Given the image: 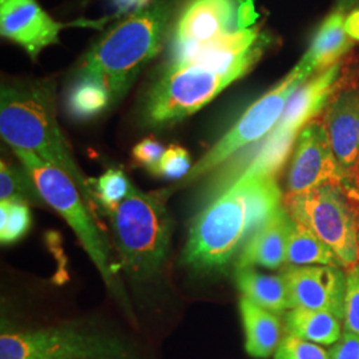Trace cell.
<instances>
[{"label": "cell", "instance_id": "obj_1", "mask_svg": "<svg viewBox=\"0 0 359 359\" xmlns=\"http://www.w3.org/2000/svg\"><path fill=\"white\" fill-rule=\"evenodd\" d=\"M281 205L283 192L276 176L241 175L196 218L184 262L197 270L224 268Z\"/></svg>", "mask_w": 359, "mask_h": 359}, {"label": "cell", "instance_id": "obj_2", "mask_svg": "<svg viewBox=\"0 0 359 359\" xmlns=\"http://www.w3.org/2000/svg\"><path fill=\"white\" fill-rule=\"evenodd\" d=\"M0 135L13 151L35 154L65 172L95 215L93 188L77 165L56 116L55 90L47 83L6 84L0 93ZM96 216V215H95Z\"/></svg>", "mask_w": 359, "mask_h": 359}, {"label": "cell", "instance_id": "obj_3", "mask_svg": "<svg viewBox=\"0 0 359 359\" xmlns=\"http://www.w3.org/2000/svg\"><path fill=\"white\" fill-rule=\"evenodd\" d=\"M172 16L167 1L129 13L83 57L77 76L93 77L120 100L135 79L160 51Z\"/></svg>", "mask_w": 359, "mask_h": 359}, {"label": "cell", "instance_id": "obj_4", "mask_svg": "<svg viewBox=\"0 0 359 359\" xmlns=\"http://www.w3.org/2000/svg\"><path fill=\"white\" fill-rule=\"evenodd\" d=\"M112 224L121 268L133 280L157 276L170 249V217L160 194L130 187L127 197L105 212Z\"/></svg>", "mask_w": 359, "mask_h": 359}, {"label": "cell", "instance_id": "obj_5", "mask_svg": "<svg viewBox=\"0 0 359 359\" xmlns=\"http://www.w3.org/2000/svg\"><path fill=\"white\" fill-rule=\"evenodd\" d=\"M264 51L262 44L229 68L206 65H168L148 92L142 118L151 127H164L196 114L234 81L246 75Z\"/></svg>", "mask_w": 359, "mask_h": 359}, {"label": "cell", "instance_id": "obj_6", "mask_svg": "<svg viewBox=\"0 0 359 359\" xmlns=\"http://www.w3.org/2000/svg\"><path fill=\"white\" fill-rule=\"evenodd\" d=\"M13 152L34 181L46 204L65 218L74 231L95 268L99 270L105 286L118 301L127 304V298L121 294L117 283L116 264L111 258L109 245L97 226V217L84 201L75 181L62 169L44 161L35 154L20 149H15Z\"/></svg>", "mask_w": 359, "mask_h": 359}, {"label": "cell", "instance_id": "obj_7", "mask_svg": "<svg viewBox=\"0 0 359 359\" xmlns=\"http://www.w3.org/2000/svg\"><path fill=\"white\" fill-rule=\"evenodd\" d=\"M0 359H139L133 348L109 334L74 325L3 333Z\"/></svg>", "mask_w": 359, "mask_h": 359}, {"label": "cell", "instance_id": "obj_8", "mask_svg": "<svg viewBox=\"0 0 359 359\" xmlns=\"http://www.w3.org/2000/svg\"><path fill=\"white\" fill-rule=\"evenodd\" d=\"M309 77L310 75L299 65H295L281 83L246 109L241 118L193 165L182 182H192L193 180L204 176L222 165L245 147L268 136L280 121L290 97L308 81Z\"/></svg>", "mask_w": 359, "mask_h": 359}, {"label": "cell", "instance_id": "obj_9", "mask_svg": "<svg viewBox=\"0 0 359 359\" xmlns=\"http://www.w3.org/2000/svg\"><path fill=\"white\" fill-rule=\"evenodd\" d=\"M285 208L295 222L309 228L333 250L342 266L358 262V222L337 185L287 194Z\"/></svg>", "mask_w": 359, "mask_h": 359}, {"label": "cell", "instance_id": "obj_10", "mask_svg": "<svg viewBox=\"0 0 359 359\" xmlns=\"http://www.w3.org/2000/svg\"><path fill=\"white\" fill-rule=\"evenodd\" d=\"M252 13L240 0H188L173 27L170 56L249 28Z\"/></svg>", "mask_w": 359, "mask_h": 359}, {"label": "cell", "instance_id": "obj_11", "mask_svg": "<svg viewBox=\"0 0 359 359\" xmlns=\"http://www.w3.org/2000/svg\"><path fill=\"white\" fill-rule=\"evenodd\" d=\"M346 177L334 154L326 127L311 121L297 137L287 176L289 194H301L325 185H338Z\"/></svg>", "mask_w": 359, "mask_h": 359}, {"label": "cell", "instance_id": "obj_12", "mask_svg": "<svg viewBox=\"0 0 359 359\" xmlns=\"http://www.w3.org/2000/svg\"><path fill=\"white\" fill-rule=\"evenodd\" d=\"M283 277L290 310H325L344 321L346 274L339 266H289Z\"/></svg>", "mask_w": 359, "mask_h": 359}, {"label": "cell", "instance_id": "obj_13", "mask_svg": "<svg viewBox=\"0 0 359 359\" xmlns=\"http://www.w3.org/2000/svg\"><path fill=\"white\" fill-rule=\"evenodd\" d=\"M65 25L56 22L36 0H0V34L20 46L32 60L59 43Z\"/></svg>", "mask_w": 359, "mask_h": 359}, {"label": "cell", "instance_id": "obj_14", "mask_svg": "<svg viewBox=\"0 0 359 359\" xmlns=\"http://www.w3.org/2000/svg\"><path fill=\"white\" fill-rule=\"evenodd\" d=\"M339 75L341 65H334L302 84L290 97L280 121L271 132L297 139L301 130L323 109Z\"/></svg>", "mask_w": 359, "mask_h": 359}, {"label": "cell", "instance_id": "obj_15", "mask_svg": "<svg viewBox=\"0 0 359 359\" xmlns=\"http://www.w3.org/2000/svg\"><path fill=\"white\" fill-rule=\"evenodd\" d=\"M293 218L280 206L245 243L238 256L237 269L262 266L278 269L286 262L287 238Z\"/></svg>", "mask_w": 359, "mask_h": 359}, {"label": "cell", "instance_id": "obj_16", "mask_svg": "<svg viewBox=\"0 0 359 359\" xmlns=\"http://www.w3.org/2000/svg\"><path fill=\"white\" fill-rule=\"evenodd\" d=\"M325 127L334 154L345 170L359 161V90H346L327 109Z\"/></svg>", "mask_w": 359, "mask_h": 359}, {"label": "cell", "instance_id": "obj_17", "mask_svg": "<svg viewBox=\"0 0 359 359\" xmlns=\"http://www.w3.org/2000/svg\"><path fill=\"white\" fill-rule=\"evenodd\" d=\"M347 19L342 13L329 15L318 28L306 53L298 65L313 75L317 69H326L337 65V60L348 50L351 41L347 32Z\"/></svg>", "mask_w": 359, "mask_h": 359}, {"label": "cell", "instance_id": "obj_18", "mask_svg": "<svg viewBox=\"0 0 359 359\" xmlns=\"http://www.w3.org/2000/svg\"><path fill=\"white\" fill-rule=\"evenodd\" d=\"M245 330V348L255 358H269L283 341V325L278 316L261 308L248 298L240 301Z\"/></svg>", "mask_w": 359, "mask_h": 359}, {"label": "cell", "instance_id": "obj_19", "mask_svg": "<svg viewBox=\"0 0 359 359\" xmlns=\"http://www.w3.org/2000/svg\"><path fill=\"white\" fill-rule=\"evenodd\" d=\"M236 281L245 298L261 308L280 314L290 309L287 287L281 276L265 274L255 268L237 269Z\"/></svg>", "mask_w": 359, "mask_h": 359}, {"label": "cell", "instance_id": "obj_20", "mask_svg": "<svg viewBox=\"0 0 359 359\" xmlns=\"http://www.w3.org/2000/svg\"><path fill=\"white\" fill-rule=\"evenodd\" d=\"M341 318L325 310L292 309L286 316L290 335L317 345H335L342 337Z\"/></svg>", "mask_w": 359, "mask_h": 359}, {"label": "cell", "instance_id": "obj_21", "mask_svg": "<svg viewBox=\"0 0 359 359\" xmlns=\"http://www.w3.org/2000/svg\"><path fill=\"white\" fill-rule=\"evenodd\" d=\"M286 264L290 266H342L333 250L313 231L293 219L287 238Z\"/></svg>", "mask_w": 359, "mask_h": 359}, {"label": "cell", "instance_id": "obj_22", "mask_svg": "<svg viewBox=\"0 0 359 359\" xmlns=\"http://www.w3.org/2000/svg\"><path fill=\"white\" fill-rule=\"evenodd\" d=\"M114 102L109 90L102 81L88 76H77L67 97V108L72 117L87 120L104 112Z\"/></svg>", "mask_w": 359, "mask_h": 359}, {"label": "cell", "instance_id": "obj_23", "mask_svg": "<svg viewBox=\"0 0 359 359\" xmlns=\"http://www.w3.org/2000/svg\"><path fill=\"white\" fill-rule=\"evenodd\" d=\"M0 203L39 206L46 204L26 169H18L4 160L0 164Z\"/></svg>", "mask_w": 359, "mask_h": 359}, {"label": "cell", "instance_id": "obj_24", "mask_svg": "<svg viewBox=\"0 0 359 359\" xmlns=\"http://www.w3.org/2000/svg\"><path fill=\"white\" fill-rule=\"evenodd\" d=\"M97 205L109 210L118 205L128 194L132 184L121 169H108L103 176L90 181Z\"/></svg>", "mask_w": 359, "mask_h": 359}, {"label": "cell", "instance_id": "obj_25", "mask_svg": "<svg viewBox=\"0 0 359 359\" xmlns=\"http://www.w3.org/2000/svg\"><path fill=\"white\" fill-rule=\"evenodd\" d=\"M31 228L29 205L23 203H0V241L10 245L19 241Z\"/></svg>", "mask_w": 359, "mask_h": 359}, {"label": "cell", "instance_id": "obj_26", "mask_svg": "<svg viewBox=\"0 0 359 359\" xmlns=\"http://www.w3.org/2000/svg\"><path fill=\"white\" fill-rule=\"evenodd\" d=\"M192 168L189 152L180 145H170L165 148V152L157 167L152 170V175L169 180L184 179Z\"/></svg>", "mask_w": 359, "mask_h": 359}, {"label": "cell", "instance_id": "obj_27", "mask_svg": "<svg viewBox=\"0 0 359 359\" xmlns=\"http://www.w3.org/2000/svg\"><path fill=\"white\" fill-rule=\"evenodd\" d=\"M345 332L359 335V264L350 266L346 273L344 302Z\"/></svg>", "mask_w": 359, "mask_h": 359}, {"label": "cell", "instance_id": "obj_28", "mask_svg": "<svg viewBox=\"0 0 359 359\" xmlns=\"http://www.w3.org/2000/svg\"><path fill=\"white\" fill-rule=\"evenodd\" d=\"M276 359H330L323 347L294 335L285 337L276 351Z\"/></svg>", "mask_w": 359, "mask_h": 359}, {"label": "cell", "instance_id": "obj_29", "mask_svg": "<svg viewBox=\"0 0 359 359\" xmlns=\"http://www.w3.org/2000/svg\"><path fill=\"white\" fill-rule=\"evenodd\" d=\"M164 152H165V148L161 142L154 139H144L133 147L132 156L137 164L147 168V170L152 173V170L160 163Z\"/></svg>", "mask_w": 359, "mask_h": 359}, {"label": "cell", "instance_id": "obj_30", "mask_svg": "<svg viewBox=\"0 0 359 359\" xmlns=\"http://www.w3.org/2000/svg\"><path fill=\"white\" fill-rule=\"evenodd\" d=\"M330 359H359V335L345 332L329 351Z\"/></svg>", "mask_w": 359, "mask_h": 359}, {"label": "cell", "instance_id": "obj_31", "mask_svg": "<svg viewBox=\"0 0 359 359\" xmlns=\"http://www.w3.org/2000/svg\"><path fill=\"white\" fill-rule=\"evenodd\" d=\"M149 1L151 0H116L118 10L124 11V13L126 11H132V10H133V13H136V11L142 10L144 7L149 6Z\"/></svg>", "mask_w": 359, "mask_h": 359}, {"label": "cell", "instance_id": "obj_32", "mask_svg": "<svg viewBox=\"0 0 359 359\" xmlns=\"http://www.w3.org/2000/svg\"><path fill=\"white\" fill-rule=\"evenodd\" d=\"M347 32L351 38L359 39V13H354L346 22Z\"/></svg>", "mask_w": 359, "mask_h": 359}, {"label": "cell", "instance_id": "obj_33", "mask_svg": "<svg viewBox=\"0 0 359 359\" xmlns=\"http://www.w3.org/2000/svg\"><path fill=\"white\" fill-rule=\"evenodd\" d=\"M357 240H358V249H359V222H358V236H357Z\"/></svg>", "mask_w": 359, "mask_h": 359}, {"label": "cell", "instance_id": "obj_34", "mask_svg": "<svg viewBox=\"0 0 359 359\" xmlns=\"http://www.w3.org/2000/svg\"><path fill=\"white\" fill-rule=\"evenodd\" d=\"M358 181H359V161H358Z\"/></svg>", "mask_w": 359, "mask_h": 359}]
</instances>
